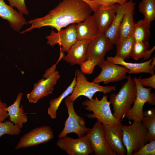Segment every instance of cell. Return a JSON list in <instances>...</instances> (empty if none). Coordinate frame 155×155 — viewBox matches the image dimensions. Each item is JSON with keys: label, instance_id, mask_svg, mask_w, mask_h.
Instances as JSON below:
<instances>
[{"label": "cell", "instance_id": "cell-1", "mask_svg": "<svg viewBox=\"0 0 155 155\" xmlns=\"http://www.w3.org/2000/svg\"><path fill=\"white\" fill-rule=\"evenodd\" d=\"M92 11L89 4L83 0H63L44 16L28 22L31 26L20 33L46 26L59 31L71 24L84 21L92 15Z\"/></svg>", "mask_w": 155, "mask_h": 155}, {"label": "cell", "instance_id": "cell-2", "mask_svg": "<svg viewBox=\"0 0 155 155\" xmlns=\"http://www.w3.org/2000/svg\"><path fill=\"white\" fill-rule=\"evenodd\" d=\"M127 81L117 94L110 95V102L114 112L113 114L119 121L123 119L126 113L131 109L136 98V87L134 80L130 76H127Z\"/></svg>", "mask_w": 155, "mask_h": 155}, {"label": "cell", "instance_id": "cell-3", "mask_svg": "<svg viewBox=\"0 0 155 155\" xmlns=\"http://www.w3.org/2000/svg\"><path fill=\"white\" fill-rule=\"evenodd\" d=\"M108 95L106 94L99 100L96 96L91 100L86 99L82 103L85 109L92 112L86 116L89 118H96L102 124L117 125L121 123L113 115L110 108L111 103L107 100Z\"/></svg>", "mask_w": 155, "mask_h": 155}, {"label": "cell", "instance_id": "cell-4", "mask_svg": "<svg viewBox=\"0 0 155 155\" xmlns=\"http://www.w3.org/2000/svg\"><path fill=\"white\" fill-rule=\"evenodd\" d=\"M123 142L126 150V155L140 150L148 143L146 138L148 130L142 122L133 121L128 126L122 125Z\"/></svg>", "mask_w": 155, "mask_h": 155}, {"label": "cell", "instance_id": "cell-5", "mask_svg": "<svg viewBox=\"0 0 155 155\" xmlns=\"http://www.w3.org/2000/svg\"><path fill=\"white\" fill-rule=\"evenodd\" d=\"M76 82L73 90L67 98L74 102L79 96H83L88 99L91 100L97 92H101L104 94L113 92L115 90L114 86H103L98 83L89 82L84 73L79 69H77L75 73Z\"/></svg>", "mask_w": 155, "mask_h": 155}, {"label": "cell", "instance_id": "cell-6", "mask_svg": "<svg viewBox=\"0 0 155 155\" xmlns=\"http://www.w3.org/2000/svg\"><path fill=\"white\" fill-rule=\"evenodd\" d=\"M141 77L133 78L136 87V94L133 105L125 115V116L130 120L142 122L143 117V107L146 103L151 105H155V94L151 93L152 88H145L140 82Z\"/></svg>", "mask_w": 155, "mask_h": 155}, {"label": "cell", "instance_id": "cell-7", "mask_svg": "<svg viewBox=\"0 0 155 155\" xmlns=\"http://www.w3.org/2000/svg\"><path fill=\"white\" fill-rule=\"evenodd\" d=\"M65 102L67 109L68 117L64 128L58 135V137L63 138L71 133L76 134L78 137L83 136L90 128L86 127L84 118L76 114L74 108V102L69 100L67 98L65 99Z\"/></svg>", "mask_w": 155, "mask_h": 155}, {"label": "cell", "instance_id": "cell-8", "mask_svg": "<svg viewBox=\"0 0 155 155\" xmlns=\"http://www.w3.org/2000/svg\"><path fill=\"white\" fill-rule=\"evenodd\" d=\"M54 137V132L50 127H39L21 137L15 149H19L45 144L52 140Z\"/></svg>", "mask_w": 155, "mask_h": 155}, {"label": "cell", "instance_id": "cell-9", "mask_svg": "<svg viewBox=\"0 0 155 155\" xmlns=\"http://www.w3.org/2000/svg\"><path fill=\"white\" fill-rule=\"evenodd\" d=\"M101 68L99 74L93 80L94 82L106 84L126 79L129 70L126 67L104 60L98 65Z\"/></svg>", "mask_w": 155, "mask_h": 155}, {"label": "cell", "instance_id": "cell-10", "mask_svg": "<svg viewBox=\"0 0 155 155\" xmlns=\"http://www.w3.org/2000/svg\"><path fill=\"white\" fill-rule=\"evenodd\" d=\"M56 146L69 155H88L93 150L86 135L75 139L68 136L59 138Z\"/></svg>", "mask_w": 155, "mask_h": 155}, {"label": "cell", "instance_id": "cell-11", "mask_svg": "<svg viewBox=\"0 0 155 155\" xmlns=\"http://www.w3.org/2000/svg\"><path fill=\"white\" fill-rule=\"evenodd\" d=\"M76 25L71 24L57 32L52 30L50 34L46 37L47 43L52 46L59 44L61 46V51L63 53L67 52L77 40Z\"/></svg>", "mask_w": 155, "mask_h": 155}, {"label": "cell", "instance_id": "cell-12", "mask_svg": "<svg viewBox=\"0 0 155 155\" xmlns=\"http://www.w3.org/2000/svg\"><path fill=\"white\" fill-rule=\"evenodd\" d=\"M95 155H115L105 139L102 124L97 121L86 135Z\"/></svg>", "mask_w": 155, "mask_h": 155}, {"label": "cell", "instance_id": "cell-13", "mask_svg": "<svg viewBox=\"0 0 155 155\" xmlns=\"http://www.w3.org/2000/svg\"><path fill=\"white\" fill-rule=\"evenodd\" d=\"M60 77L58 71H55L47 78L39 80L34 84L31 92L26 94L28 101L31 103H36L40 99L52 93Z\"/></svg>", "mask_w": 155, "mask_h": 155}, {"label": "cell", "instance_id": "cell-14", "mask_svg": "<svg viewBox=\"0 0 155 155\" xmlns=\"http://www.w3.org/2000/svg\"><path fill=\"white\" fill-rule=\"evenodd\" d=\"M113 44L104 34L98 33L88 44L87 57L88 59H94L98 65L104 60L106 53L113 47Z\"/></svg>", "mask_w": 155, "mask_h": 155}, {"label": "cell", "instance_id": "cell-15", "mask_svg": "<svg viewBox=\"0 0 155 155\" xmlns=\"http://www.w3.org/2000/svg\"><path fill=\"white\" fill-rule=\"evenodd\" d=\"M102 124L106 142L115 155H126V150L123 142L121 122L117 125Z\"/></svg>", "mask_w": 155, "mask_h": 155}, {"label": "cell", "instance_id": "cell-16", "mask_svg": "<svg viewBox=\"0 0 155 155\" xmlns=\"http://www.w3.org/2000/svg\"><path fill=\"white\" fill-rule=\"evenodd\" d=\"M119 4L99 6L93 14L97 25L98 33L104 34L111 25Z\"/></svg>", "mask_w": 155, "mask_h": 155}, {"label": "cell", "instance_id": "cell-17", "mask_svg": "<svg viewBox=\"0 0 155 155\" xmlns=\"http://www.w3.org/2000/svg\"><path fill=\"white\" fill-rule=\"evenodd\" d=\"M90 40H77L64 56L63 60L71 65H80L87 59L88 48Z\"/></svg>", "mask_w": 155, "mask_h": 155}, {"label": "cell", "instance_id": "cell-18", "mask_svg": "<svg viewBox=\"0 0 155 155\" xmlns=\"http://www.w3.org/2000/svg\"><path fill=\"white\" fill-rule=\"evenodd\" d=\"M0 17L7 20L12 29L17 32L28 23L22 14L7 5L3 0H0Z\"/></svg>", "mask_w": 155, "mask_h": 155}, {"label": "cell", "instance_id": "cell-19", "mask_svg": "<svg viewBox=\"0 0 155 155\" xmlns=\"http://www.w3.org/2000/svg\"><path fill=\"white\" fill-rule=\"evenodd\" d=\"M153 58L141 63H132L127 62L121 58L117 56H108L106 60L114 64L124 66L129 69L128 73L138 74L149 73L152 75L155 74V68L150 65Z\"/></svg>", "mask_w": 155, "mask_h": 155}, {"label": "cell", "instance_id": "cell-20", "mask_svg": "<svg viewBox=\"0 0 155 155\" xmlns=\"http://www.w3.org/2000/svg\"><path fill=\"white\" fill-rule=\"evenodd\" d=\"M135 3L129 0L120 24L118 34V39L124 40L133 33L135 23L133 15Z\"/></svg>", "mask_w": 155, "mask_h": 155}, {"label": "cell", "instance_id": "cell-21", "mask_svg": "<svg viewBox=\"0 0 155 155\" xmlns=\"http://www.w3.org/2000/svg\"><path fill=\"white\" fill-rule=\"evenodd\" d=\"M22 96L23 93L19 92L14 103L6 108L9 120L21 129L28 121V117L24 113L22 105L20 106Z\"/></svg>", "mask_w": 155, "mask_h": 155}, {"label": "cell", "instance_id": "cell-22", "mask_svg": "<svg viewBox=\"0 0 155 155\" xmlns=\"http://www.w3.org/2000/svg\"><path fill=\"white\" fill-rule=\"evenodd\" d=\"M76 29L77 40H91L98 33L97 23L93 15L76 24Z\"/></svg>", "mask_w": 155, "mask_h": 155}, {"label": "cell", "instance_id": "cell-23", "mask_svg": "<svg viewBox=\"0 0 155 155\" xmlns=\"http://www.w3.org/2000/svg\"><path fill=\"white\" fill-rule=\"evenodd\" d=\"M128 1L119 5L111 25L104 34L113 44H116L118 40L119 28Z\"/></svg>", "mask_w": 155, "mask_h": 155}, {"label": "cell", "instance_id": "cell-24", "mask_svg": "<svg viewBox=\"0 0 155 155\" xmlns=\"http://www.w3.org/2000/svg\"><path fill=\"white\" fill-rule=\"evenodd\" d=\"M149 46L148 41H135L131 57L136 61L141 59H143V61L150 59L155 46L148 50Z\"/></svg>", "mask_w": 155, "mask_h": 155}, {"label": "cell", "instance_id": "cell-25", "mask_svg": "<svg viewBox=\"0 0 155 155\" xmlns=\"http://www.w3.org/2000/svg\"><path fill=\"white\" fill-rule=\"evenodd\" d=\"M76 82V77H75L70 85L59 96L51 99L50 106L48 108L47 114L50 117L54 119L57 117L58 109L62 100L73 92Z\"/></svg>", "mask_w": 155, "mask_h": 155}, {"label": "cell", "instance_id": "cell-26", "mask_svg": "<svg viewBox=\"0 0 155 155\" xmlns=\"http://www.w3.org/2000/svg\"><path fill=\"white\" fill-rule=\"evenodd\" d=\"M142 122L148 130L146 138L148 143L155 140V108L152 107L143 112Z\"/></svg>", "mask_w": 155, "mask_h": 155}, {"label": "cell", "instance_id": "cell-27", "mask_svg": "<svg viewBox=\"0 0 155 155\" xmlns=\"http://www.w3.org/2000/svg\"><path fill=\"white\" fill-rule=\"evenodd\" d=\"M135 42L132 33L124 40L118 39L116 44V55L124 60L129 59L131 57Z\"/></svg>", "mask_w": 155, "mask_h": 155}, {"label": "cell", "instance_id": "cell-28", "mask_svg": "<svg viewBox=\"0 0 155 155\" xmlns=\"http://www.w3.org/2000/svg\"><path fill=\"white\" fill-rule=\"evenodd\" d=\"M139 12L143 14V19L149 27L155 18V0H143L139 4Z\"/></svg>", "mask_w": 155, "mask_h": 155}, {"label": "cell", "instance_id": "cell-29", "mask_svg": "<svg viewBox=\"0 0 155 155\" xmlns=\"http://www.w3.org/2000/svg\"><path fill=\"white\" fill-rule=\"evenodd\" d=\"M148 27L144 20L135 23L132 35L135 41H148L151 32Z\"/></svg>", "mask_w": 155, "mask_h": 155}, {"label": "cell", "instance_id": "cell-30", "mask_svg": "<svg viewBox=\"0 0 155 155\" xmlns=\"http://www.w3.org/2000/svg\"><path fill=\"white\" fill-rule=\"evenodd\" d=\"M21 129L10 121L5 120L0 123V137L5 134L18 135L20 133Z\"/></svg>", "mask_w": 155, "mask_h": 155}, {"label": "cell", "instance_id": "cell-31", "mask_svg": "<svg viewBox=\"0 0 155 155\" xmlns=\"http://www.w3.org/2000/svg\"><path fill=\"white\" fill-rule=\"evenodd\" d=\"M155 140L146 144L137 151L133 152L132 155H155Z\"/></svg>", "mask_w": 155, "mask_h": 155}, {"label": "cell", "instance_id": "cell-32", "mask_svg": "<svg viewBox=\"0 0 155 155\" xmlns=\"http://www.w3.org/2000/svg\"><path fill=\"white\" fill-rule=\"evenodd\" d=\"M98 62L92 59H88L80 65L81 71L84 73L90 74L92 73Z\"/></svg>", "mask_w": 155, "mask_h": 155}, {"label": "cell", "instance_id": "cell-33", "mask_svg": "<svg viewBox=\"0 0 155 155\" xmlns=\"http://www.w3.org/2000/svg\"><path fill=\"white\" fill-rule=\"evenodd\" d=\"M10 5L17 9L19 12L22 14L28 15V11L26 6L25 0H8Z\"/></svg>", "mask_w": 155, "mask_h": 155}, {"label": "cell", "instance_id": "cell-34", "mask_svg": "<svg viewBox=\"0 0 155 155\" xmlns=\"http://www.w3.org/2000/svg\"><path fill=\"white\" fill-rule=\"evenodd\" d=\"M97 5L99 6H108L116 4L122 5L127 1V0H94Z\"/></svg>", "mask_w": 155, "mask_h": 155}, {"label": "cell", "instance_id": "cell-35", "mask_svg": "<svg viewBox=\"0 0 155 155\" xmlns=\"http://www.w3.org/2000/svg\"><path fill=\"white\" fill-rule=\"evenodd\" d=\"M140 84L143 87L149 86L155 89V74L148 78L141 79L140 80Z\"/></svg>", "mask_w": 155, "mask_h": 155}, {"label": "cell", "instance_id": "cell-36", "mask_svg": "<svg viewBox=\"0 0 155 155\" xmlns=\"http://www.w3.org/2000/svg\"><path fill=\"white\" fill-rule=\"evenodd\" d=\"M7 104L3 102L0 98V123L9 117L6 110Z\"/></svg>", "mask_w": 155, "mask_h": 155}, {"label": "cell", "instance_id": "cell-37", "mask_svg": "<svg viewBox=\"0 0 155 155\" xmlns=\"http://www.w3.org/2000/svg\"><path fill=\"white\" fill-rule=\"evenodd\" d=\"M63 53L61 52V54L59 59L55 64L53 65L51 67L48 69L46 71L45 73L43 75V78H47L55 71V69L57 63L65 56Z\"/></svg>", "mask_w": 155, "mask_h": 155}, {"label": "cell", "instance_id": "cell-38", "mask_svg": "<svg viewBox=\"0 0 155 155\" xmlns=\"http://www.w3.org/2000/svg\"><path fill=\"white\" fill-rule=\"evenodd\" d=\"M90 5L92 11L93 12H94L98 7V6L97 5L94 0H85Z\"/></svg>", "mask_w": 155, "mask_h": 155}, {"label": "cell", "instance_id": "cell-39", "mask_svg": "<svg viewBox=\"0 0 155 155\" xmlns=\"http://www.w3.org/2000/svg\"><path fill=\"white\" fill-rule=\"evenodd\" d=\"M152 58V60L150 63V65L153 67L155 68V57H154Z\"/></svg>", "mask_w": 155, "mask_h": 155}, {"label": "cell", "instance_id": "cell-40", "mask_svg": "<svg viewBox=\"0 0 155 155\" xmlns=\"http://www.w3.org/2000/svg\"><path fill=\"white\" fill-rule=\"evenodd\" d=\"M83 0L84 1H85V2H86L88 4H89V3L86 1H85V0Z\"/></svg>", "mask_w": 155, "mask_h": 155}, {"label": "cell", "instance_id": "cell-41", "mask_svg": "<svg viewBox=\"0 0 155 155\" xmlns=\"http://www.w3.org/2000/svg\"></svg>", "mask_w": 155, "mask_h": 155}]
</instances>
